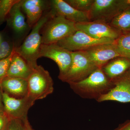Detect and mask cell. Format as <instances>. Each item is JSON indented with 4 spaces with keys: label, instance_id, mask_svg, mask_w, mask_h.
<instances>
[{
    "label": "cell",
    "instance_id": "6da1fadb",
    "mask_svg": "<svg viewBox=\"0 0 130 130\" xmlns=\"http://www.w3.org/2000/svg\"><path fill=\"white\" fill-rule=\"evenodd\" d=\"M55 16L50 8L44 13L37 23L31 29L21 45L14 47V51L28 62L32 69L38 66L37 60L40 58L42 43L41 30L44 24Z\"/></svg>",
    "mask_w": 130,
    "mask_h": 130
},
{
    "label": "cell",
    "instance_id": "7a4b0ae2",
    "mask_svg": "<svg viewBox=\"0 0 130 130\" xmlns=\"http://www.w3.org/2000/svg\"><path fill=\"white\" fill-rule=\"evenodd\" d=\"M74 92L89 98H98L113 87L112 81L107 77L102 68H97L84 79L69 83Z\"/></svg>",
    "mask_w": 130,
    "mask_h": 130
},
{
    "label": "cell",
    "instance_id": "3957f363",
    "mask_svg": "<svg viewBox=\"0 0 130 130\" xmlns=\"http://www.w3.org/2000/svg\"><path fill=\"white\" fill-rule=\"evenodd\" d=\"M76 24L61 16L55 15L53 16L42 28V43H57L72 35L77 30Z\"/></svg>",
    "mask_w": 130,
    "mask_h": 130
},
{
    "label": "cell",
    "instance_id": "277c9868",
    "mask_svg": "<svg viewBox=\"0 0 130 130\" xmlns=\"http://www.w3.org/2000/svg\"><path fill=\"white\" fill-rule=\"evenodd\" d=\"M28 96L35 102L44 99L54 91V83L49 73L41 65L33 69L27 79Z\"/></svg>",
    "mask_w": 130,
    "mask_h": 130
},
{
    "label": "cell",
    "instance_id": "5b68a950",
    "mask_svg": "<svg viewBox=\"0 0 130 130\" xmlns=\"http://www.w3.org/2000/svg\"><path fill=\"white\" fill-rule=\"evenodd\" d=\"M72 61L67 72L59 78L68 83L84 79L97 68L84 51L71 52Z\"/></svg>",
    "mask_w": 130,
    "mask_h": 130
},
{
    "label": "cell",
    "instance_id": "8992f818",
    "mask_svg": "<svg viewBox=\"0 0 130 130\" xmlns=\"http://www.w3.org/2000/svg\"><path fill=\"white\" fill-rule=\"evenodd\" d=\"M129 6L126 0H94L88 13L90 21L109 23L117 14Z\"/></svg>",
    "mask_w": 130,
    "mask_h": 130
},
{
    "label": "cell",
    "instance_id": "52a82bcc",
    "mask_svg": "<svg viewBox=\"0 0 130 130\" xmlns=\"http://www.w3.org/2000/svg\"><path fill=\"white\" fill-rule=\"evenodd\" d=\"M115 41L108 39H95L84 31L77 30L73 34L57 44L71 52H75L85 51L99 44L112 43Z\"/></svg>",
    "mask_w": 130,
    "mask_h": 130
},
{
    "label": "cell",
    "instance_id": "ba28073f",
    "mask_svg": "<svg viewBox=\"0 0 130 130\" xmlns=\"http://www.w3.org/2000/svg\"><path fill=\"white\" fill-rule=\"evenodd\" d=\"M45 57L54 61L58 65L60 78L67 72L71 65L72 56L71 52L60 46L57 43L41 45L40 58Z\"/></svg>",
    "mask_w": 130,
    "mask_h": 130
},
{
    "label": "cell",
    "instance_id": "9c48e42d",
    "mask_svg": "<svg viewBox=\"0 0 130 130\" xmlns=\"http://www.w3.org/2000/svg\"><path fill=\"white\" fill-rule=\"evenodd\" d=\"M111 80L113 87L107 93L100 96L98 101L130 102V69L122 76Z\"/></svg>",
    "mask_w": 130,
    "mask_h": 130
},
{
    "label": "cell",
    "instance_id": "30bf717a",
    "mask_svg": "<svg viewBox=\"0 0 130 130\" xmlns=\"http://www.w3.org/2000/svg\"><path fill=\"white\" fill-rule=\"evenodd\" d=\"M2 98L4 111L9 118L24 121L28 120V111L35 103L30 98L27 96L23 98H16L3 92Z\"/></svg>",
    "mask_w": 130,
    "mask_h": 130
},
{
    "label": "cell",
    "instance_id": "8fae6325",
    "mask_svg": "<svg viewBox=\"0 0 130 130\" xmlns=\"http://www.w3.org/2000/svg\"><path fill=\"white\" fill-rule=\"evenodd\" d=\"M77 30L84 31L93 38L117 40L122 32L109 23L100 21H90L76 24Z\"/></svg>",
    "mask_w": 130,
    "mask_h": 130
},
{
    "label": "cell",
    "instance_id": "7c38bea8",
    "mask_svg": "<svg viewBox=\"0 0 130 130\" xmlns=\"http://www.w3.org/2000/svg\"><path fill=\"white\" fill-rule=\"evenodd\" d=\"M6 22L16 38L18 46L21 45L31 29L28 25L26 18L21 8V0L13 5L9 12Z\"/></svg>",
    "mask_w": 130,
    "mask_h": 130
},
{
    "label": "cell",
    "instance_id": "4fadbf2b",
    "mask_svg": "<svg viewBox=\"0 0 130 130\" xmlns=\"http://www.w3.org/2000/svg\"><path fill=\"white\" fill-rule=\"evenodd\" d=\"M84 51L97 68H102L110 61L120 57L115 42L99 44Z\"/></svg>",
    "mask_w": 130,
    "mask_h": 130
},
{
    "label": "cell",
    "instance_id": "5bb4252c",
    "mask_svg": "<svg viewBox=\"0 0 130 130\" xmlns=\"http://www.w3.org/2000/svg\"><path fill=\"white\" fill-rule=\"evenodd\" d=\"M21 8L29 26L32 29L50 8V1L21 0Z\"/></svg>",
    "mask_w": 130,
    "mask_h": 130
},
{
    "label": "cell",
    "instance_id": "9a60e30c",
    "mask_svg": "<svg viewBox=\"0 0 130 130\" xmlns=\"http://www.w3.org/2000/svg\"><path fill=\"white\" fill-rule=\"evenodd\" d=\"M50 7L55 15L62 16L76 23L90 21L88 13L75 9L64 0L50 1Z\"/></svg>",
    "mask_w": 130,
    "mask_h": 130
},
{
    "label": "cell",
    "instance_id": "2e32d148",
    "mask_svg": "<svg viewBox=\"0 0 130 130\" xmlns=\"http://www.w3.org/2000/svg\"><path fill=\"white\" fill-rule=\"evenodd\" d=\"M3 92L16 98L28 96V82L26 79L6 76L0 84Z\"/></svg>",
    "mask_w": 130,
    "mask_h": 130
},
{
    "label": "cell",
    "instance_id": "e0dca14e",
    "mask_svg": "<svg viewBox=\"0 0 130 130\" xmlns=\"http://www.w3.org/2000/svg\"><path fill=\"white\" fill-rule=\"evenodd\" d=\"M33 70L25 59L15 52L14 49L7 76L27 80Z\"/></svg>",
    "mask_w": 130,
    "mask_h": 130
},
{
    "label": "cell",
    "instance_id": "ac0fdd59",
    "mask_svg": "<svg viewBox=\"0 0 130 130\" xmlns=\"http://www.w3.org/2000/svg\"><path fill=\"white\" fill-rule=\"evenodd\" d=\"M104 73L111 80L122 76L130 69V59L117 57L110 61L102 68Z\"/></svg>",
    "mask_w": 130,
    "mask_h": 130
},
{
    "label": "cell",
    "instance_id": "d6986e66",
    "mask_svg": "<svg viewBox=\"0 0 130 130\" xmlns=\"http://www.w3.org/2000/svg\"><path fill=\"white\" fill-rule=\"evenodd\" d=\"M109 24L122 33L130 32V6L117 14Z\"/></svg>",
    "mask_w": 130,
    "mask_h": 130
},
{
    "label": "cell",
    "instance_id": "ffe728a7",
    "mask_svg": "<svg viewBox=\"0 0 130 130\" xmlns=\"http://www.w3.org/2000/svg\"><path fill=\"white\" fill-rule=\"evenodd\" d=\"M115 43L120 57L130 59V32L122 33Z\"/></svg>",
    "mask_w": 130,
    "mask_h": 130
},
{
    "label": "cell",
    "instance_id": "44dd1931",
    "mask_svg": "<svg viewBox=\"0 0 130 130\" xmlns=\"http://www.w3.org/2000/svg\"><path fill=\"white\" fill-rule=\"evenodd\" d=\"M20 0H0V25L7 21L13 5Z\"/></svg>",
    "mask_w": 130,
    "mask_h": 130
},
{
    "label": "cell",
    "instance_id": "7402d4cb",
    "mask_svg": "<svg viewBox=\"0 0 130 130\" xmlns=\"http://www.w3.org/2000/svg\"><path fill=\"white\" fill-rule=\"evenodd\" d=\"M73 7L80 11L89 13L94 0H64Z\"/></svg>",
    "mask_w": 130,
    "mask_h": 130
},
{
    "label": "cell",
    "instance_id": "603a6c76",
    "mask_svg": "<svg viewBox=\"0 0 130 130\" xmlns=\"http://www.w3.org/2000/svg\"><path fill=\"white\" fill-rule=\"evenodd\" d=\"M15 47L14 43L8 40H2L0 43V60L10 56Z\"/></svg>",
    "mask_w": 130,
    "mask_h": 130
},
{
    "label": "cell",
    "instance_id": "cb8c5ba5",
    "mask_svg": "<svg viewBox=\"0 0 130 130\" xmlns=\"http://www.w3.org/2000/svg\"><path fill=\"white\" fill-rule=\"evenodd\" d=\"M13 51L14 50L9 57L4 59L0 60V84L3 79L7 76L8 71L11 60Z\"/></svg>",
    "mask_w": 130,
    "mask_h": 130
},
{
    "label": "cell",
    "instance_id": "d4e9b609",
    "mask_svg": "<svg viewBox=\"0 0 130 130\" xmlns=\"http://www.w3.org/2000/svg\"><path fill=\"white\" fill-rule=\"evenodd\" d=\"M25 122L18 119H12L6 130H25Z\"/></svg>",
    "mask_w": 130,
    "mask_h": 130
},
{
    "label": "cell",
    "instance_id": "484cf974",
    "mask_svg": "<svg viewBox=\"0 0 130 130\" xmlns=\"http://www.w3.org/2000/svg\"><path fill=\"white\" fill-rule=\"evenodd\" d=\"M10 120L4 111H0V130H6Z\"/></svg>",
    "mask_w": 130,
    "mask_h": 130
},
{
    "label": "cell",
    "instance_id": "4316f807",
    "mask_svg": "<svg viewBox=\"0 0 130 130\" xmlns=\"http://www.w3.org/2000/svg\"><path fill=\"white\" fill-rule=\"evenodd\" d=\"M115 130H130V120H128L120 125Z\"/></svg>",
    "mask_w": 130,
    "mask_h": 130
},
{
    "label": "cell",
    "instance_id": "83f0119b",
    "mask_svg": "<svg viewBox=\"0 0 130 130\" xmlns=\"http://www.w3.org/2000/svg\"><path fill=\"white\" fill-rule=\"evenodd\" d=\"M2 93V90L0 86V111H4V105L3 102Z\"/></svg>",
    "mask_w": 130,
    "mask_h": 130
},
{
    "label": "cell",
    "instance_id": "f1b7e54d",
    "mask_svg": "<svg viewBox=\"0 0 130 130\" xmlns=\"http://www.w3.org/2000/svg\"><path fill=\"white\" fill-rule=\"evenodd\" d=\"M25 130H34L31 126L28 120L25 122Z\"/></svg>",
    "mask_w": 130,
    "mask_h": 130
},
{
    "label": "cell",
    "instance_id": "f546056e",
    "mask_svg": "<svg viewBox=\"0 0 130 130\" xmlns=\"http://www.w3.org/2000/svg\"><path fill=\"white\" fill-rule=\"evenodd\" d=\"M126 2L127 5L130 6V0H126Z\"/></svg>",
    "mask_w": 130,
    "mask_h": 130
},
{
    "label": "cell",
    "instance_id": "4dcf8cb0",
    "mask_svg": "<svg viewBox=\"0 0 130 130\" xmlns=\"http://www.w3.org/2000/svg\"><path fill=\"white\" fill-rule=\"evenodd\" d=\"M2 40V37L1 35V34H0V43L1 42Z\"/></svg>",
    "mask_w": 130,
    "mask_h": 130
}]
</instances>
